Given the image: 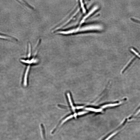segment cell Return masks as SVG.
<instances>
[{
	"label": "cell",
	"instance_id": "obj_1",
	"mask_svg": "<svg viewBox=\"0 0 140 140\" xmlns=\"http://www.w3.org/2000/svg\"><path fill=\"white\" fill-rule=\"evenodd\" d=\"M102 28V26L98 24H92L68 30L57 31L55 32L59 34L67 35L86 31L100 30Z\"/></svg>",
	"mask_w": 140,
	"mask_h": 140
},
{
	"label": "cell",
	"instance_id": "obj_2",
	"mask_svg": "<svg viewBox=\"0 0 140 140\" xmlns=\"http://www.w3.org/2000/svg\"><path fill=\"white\" fill-rule=\"evenodd\" d=\"M98 8L97 6H95L93 7V8L91 9L89 12L87 13L86 15L84 17L81 21V23H83L85 20L88 18L91 14H92L94 12L96 11Z\"/></svg>",
	"mask_w": 140,
	"mask_h": 140
},
{
	"label": "cell",
	"instance_id": "obj_3",
	"mask_svg": "<svg viewBox=\"0 0 140 140\" xmlns=\"http://www.w3.org/2000/svg\"><path fill=\"white\" fill-rule=\"evenodd\" d=\"M122 103H123V101H121V102L120 103H115L107 104L104 105L102 107L103 108H105L109 107H112L120 105Z\"/></svg>",
	"mask_w": 140,
	"mask_h": 140
},
{
	"label": "cell",
	"instance_id": "obj_4",
	"mask_svg": "<svg viewBox=\"0 0 140 140\" xmlns=\"http://www.w3.org/2000/svg\"><path fill=\"white\" fill-rule=\"evenodd\" d=\"M86 110L96 112H100L102 111V110L100 109H96V108L91 107L87 108H86Z\"/></svg>",
	"mask_w": 140,
	"mask_h": 140
},
{
	"label": "cell",
	"instance_id": "obj_5",
	"mask_svg": "<svg viewBox=\"0 0 140 140\" xmlns=\"http://www.w3.org/2000/svg\"><path fill=\"white\" fill-rule=\"evenodd\" d=\"M67 95L68 97L69 102L70 103V105L71 107L72 108V110H74L75 109V107L73 106L72 101L71 99V97L70 96V94L69 93H68L67 94Z\"/></svg>",
	"mask_w": 140,
	"mask_h": 140
},
{
	"label": "cell",
	"instance_id": "obj_6",
	"mask_svg": "<svg viewBox=\"0 0 140 140\" xmlns=\"http://www.w3.org/2000/svg\"><path fill=\"white\" fill-rule=\"evenodd\" d=\"M120 131V130H119L115 131L112 133L109 136H108L107 138H106L104 140H109L113 136L117 134Z\"/></svg>",
	"mask_w": 140,
	"mask_h": 140
},
{
	"label": "cell",
	"instance_id": "obj_7",
	"mask_svg": "<svg viewBox=\"0 0 140 140\" xmlns=\"http://www.w3.org/2000/svg\"><path fill=\"white\" fill-rule=\"evenodd\" d=\"M131 19L133 22L140 24V21L133 18H131Z\"/></svg>",
	"mask_w": 140,
	"mask_h": 140
},
{
	"label": "cell",
	"instance_id": "obj_8",
	"mask_svg": "<svg viewBox=\"0 0 140 140\" xmlns=\"http://www.w3.org/2000/svg\"><path fill=\"white\" fill-rule=\"evenodd\" d=\"M0 38H3V39H11V38L10 37L4 36H2L1 35H0Z\"/></svg>",
	"mask_w": 140,
	"mask_h": 140
},
{
	"label": "cell",
	"instance_id": "obj_9",
	"mask_svg": "<svg viewBox=\"0 0 140 140\" xmlns=\"http://www.w3.org/2000/svg\"><path fill=\"white\" fill-rule=\"evenodd\" d=\"M87 113V112L86 111H83L82 112H80L78 113V115H83L84 114H86Z\"/></svg>",
	"mask_w": 140,
	"mask_h": 140
},
{
	"label": "cell",
	"instance_id": "obj_10",
	"mask_svg": "<svg viewBox=\"0 0 140 140\" xmlns=\"http://www.w3.org/2000/svg\"><path fill=\"white\" fill-rule=\"evenodd\" d=\"M140 113V108L139 110L136 112V113L135 114L134 116H136L138 114H139Z\"/></svg>",
	"mask_w": 140,
	"mask_h": 140
}]
</instances>
